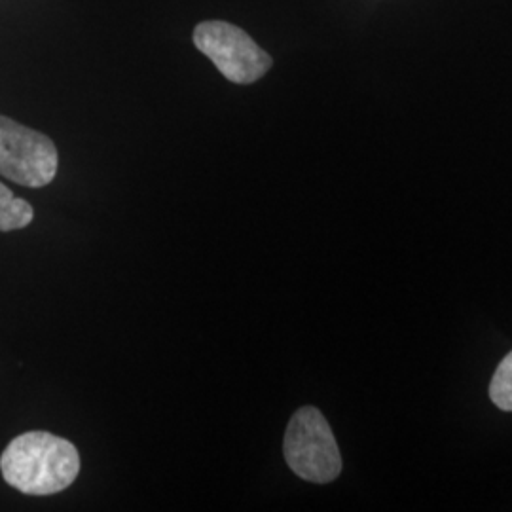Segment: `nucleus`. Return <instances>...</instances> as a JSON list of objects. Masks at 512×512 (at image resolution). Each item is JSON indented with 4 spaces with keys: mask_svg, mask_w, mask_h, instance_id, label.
Returning a JSON list of instances; mask_svg holds the SVG:
<instances>
[{
    "mask_svg": "<svg viewBox=\"0 0 512 512\" xmlns=\"http://www.w3.org/2000/svg\"><path fill=\"white\" fill-rule=\"evenodd\" d=\"M0 471L6 484L21 494H59L80 475V454L71 440L48 431H29L6 446Z\"/></svg>",
    "mask_w": 512,
    "mask_h": 512,
    "instance_id": "1",
    "label": "nucleus"
},
{
    "mask_svg": "<svg viewBox=\"0 0 512 512\" xmlns=\"http://www.w3.org/2000/svg\"><path fill=\"white\" fill-rule=\"evenodd\" d=\"M14 198V192L6 186L4 183H0V203L8 202V200H12Z\"/></svg>",
    "mask_w": 512,
    "mask_h": 512,
    "instance_id": "7",
    "label": "nucleus"
},
{
    "mask_svg": "<svg viewBox=\"0 0 512 512\" xmlns=\"http://www.w3.org/2000/svg\"><path fill=\"white\" fill-rule=\"evenodd\" d=\"M192 40L234 84H255L274 65V59L253 38L226 21H203L194 29Z\"/></svg>",
    "mask_w": 512,
    "mask_h": 512,
    "instance_id": "3",
    "label": "nucleus"
},
{
    "mask_svg": "<svg viewBox=\"0 0 512 512\" xmlns=\"http://www.w3.org/2000/svg\"><path fill=\"white\" fill-rule=\"evenodd\" d=\"M283 454L294 475L313 484H329L342 473V456L325 416L304 406L287 425Z\"/></svg>",
    "mask_w": 512,
    "mask_h": 512,
    "instance_id": "2",
    "label": "nucleus"
},
{
    "mask_svg": "<svg viewBox=\"0 0 512 512\" xmlns=\"http://www.w3.org/2000/svg\"><path fill=\"white\" fill-rule=\"evenodd\" d=\"M35 219L33 205L23 198H12L0 203V232H12L27 228Z\"/></svg>",
    "mask_w": 512,
    "mask_h": 512,
    "instance_id": "5",
    "label": "nucleus"
},
{
    "mask_svg": "<svg viewBox=\"0 0 512 512\" xmlns=\"http://www.w3.org/2000/svg\"><path fill=\"white\" fill-rule=\"evenodd\" d=\"M490 399L497 408L512 412V351L495 370L490 384Z\"/></svg>",
    "mask_w": 512,
    "mask_h": 512,
    "instance_id": "6",
    "label": "nucleus"
},
{
    "mask_svg": "<svg viewBox=\"0 0 512 512\" xmlns=\"http://www.w3.org/2000/svg\"><path fill=\"white\" fill-rule=\"evenodd\" d=\"M54 141L35 129L0 116V175L25 188H44L57 175Z\"/></svg>",
    "mask_w": 512,
    "mask_h": 512,
    "instance_id": "4",
    "label": "nucleus"
}]
</instances>
